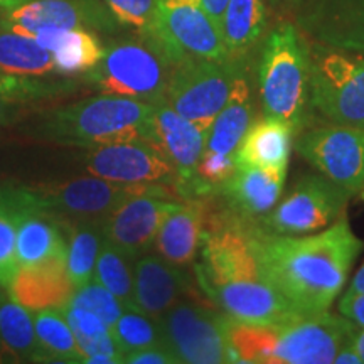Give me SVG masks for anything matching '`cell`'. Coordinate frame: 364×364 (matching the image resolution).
<instances>
[{"instance_id":"6da1fadb","label":"cell","mask_w":364,"mask_h":364,"mask_svg":"<svg viewBox=\"0 0 364 364\" xmlns=\"http://www.w3.org/2000/svg\"><path fill=\"white\" fill-rule=\"evenodd\" d=\"M248 236L265 279L304 314L329 311L364 248L346 215L316 235H272L255 228Z\"/></svg>"},{"instance_id":"7a4b0ae2","label":"cell","mask_w":364,"mask_h":364,"mask_svg":"<svg viewBox=\"0 0 364 364\" xmlns=\"http://www.w3.org/2000/svg\"><path fill=\"white\" fill-rule=\"evenodd\" d=\"M154 110L156 105L102 93L53 112L39 132L51 142L90 149L135 139L150 140Z\"/></svg>"},{"instance_id":"3957f363","label":"cell","mask_w":364,"mask_h":364,"mask_svg":"<svg viewBox=\"0 0 364 364\" xmlns=\"http://www.w3.org/2000/svg\"><path fill=\"white\" fill-rule=\"evenodd\" d=\"M263 117L285 122L295 135L306 130L311 103V58L299 31L282 24L263 46L258 70Z\"/></svg>"},{"instance_id":"277c9868","label":"cell","mask_w":364,"mask_h":364,"mask_svg":"<svg viewBox=\"0 0 364 364\" xmlns=\"http://www.w3.org/2000/svg\"><path fill=\"white\" fill-rule=\"evenodd\" d=\"M174 63L162 46L147 34L140 39L112 43L103 58L88 71L100 93L134 98L150 105L166 103Z\"/></svg>"},{"instance_id":"5b68a950","label":"cell","mask_w":364,"mask_h":364,"mask_svg":"<svg viewBox=\"0 0 364 364\" xmlns=\"http://www.w3.org/2000/svg\"><path fill=\"white\" fill-rule=\"evenodd\" d=\"M156 184H117L97 176L76 177L61 184L9 191L7 199L17 208L33 209L66 221L103 223L117 206Z\"/></svg>"},{"instance_id":"8992f818","label":"cell","mask_w":364,"mask_h":364,"mask_svg":"<svg viewBox=\"0 0 364 364\" xmlns=\"http://www.w3.org/2000/svg\"><path fill=\"white\" fill-rule=\"evenodd\" d=\"M241 71V59H184L172 70L166 103L209 134Z\"/></svg>"},{"instance_id":"52a82bcc","label":"cell","mask_w":364,"mask_h":364,"mask_svg":"<svg viewBox=\"0 0 364 364\" xmlns=\"http://www.w3.org/2000/svg\"><path fill=\"white\" fill-rule=\"evenodd\" d=\"M311 103L329 124L364 129V58L326 51L311 59Z\"/></svg>"},{"instance_id":"ba28073f","label":"cell","mask_w":364,"mask_h":364,"mask_svg":"<svg viewBox=\"0 0 364 364\" xmlns=\"http://www.w3.org/2000/svg\"><path fill=\"white\" fill-rule=\"evenodd\" d=\"M147 36L162 46L174 66L189 58L230 59L220 26L196 0H159Z\"/></svg>"},{"instance_id":"9c48e42d","label":"cell","mask_w":364,"mask_h":364,"mask_svg":"<svg viewBox=\"0 0 364 364\" xmlns=\"http://www.w3.org/2000/svg\"><path fill=\"white\" fill-rule=\"evenodd\" d=\"M226 314L179 300L159 318L164 344L179 363L223 364L236 363L228 341Z\"/></svg>"},{"instance_id":"30bf717a","label":"cell","mask_w":364,"mask_h":364,"mask_svg":"<svg viewBox=\"0 0 364 364\" xmlns=\"http://www.w3.org/2000/svg\"><path fill=\"white\" fill-rule=\"evenodd\" d=\"M353 194L326 176H304L292 191L262 218L260 230L272 235L299 236L322 230L344 216Z\"/></svg>"},{"instance_id":"8fae6325","label":"cell","mask_w":364,"mask_h":364,"mask_svg":"<svg viewBox=\"0 0 364 364\" xmlns=\"http://www.w3.org/2000/svg\"><path fill=\"white\" fill-rule=\"evenodd\" d=\"M295 147L322 176L353 196L364 189V129L321 125L300 132Z\"/></svg>"},{"instance_id":"7c38bea8","label":"cell","mask_w":364,"mask_h":364,"mask_svg":"<svg viewBox=\"0 0 364 364\" xmlns=\"http://www.w3.org/2000/svg\"><path fill=\"white\" fill-rule=\"evenodd\" d=\"M273 327L270 364H331L356 324L326 311Z\"/></svg>"},{"instance_id":"4fadbf2b","label":"cell","mask_w":364,"mask_h":364,"mask_svg":"<svg viewBox=\"0 0 364 364\" xmlns=\"http://www.w3.org/2000/svg\"><path fill=\"white\" fill-rule=\"evenodd\" d=\"M159 186L134 194L117 206L102 223L103 240L135 260L152 247L162 221L177 203Z\"/></svg>"},{"instance_id":"5bb4252c","label":"cell","mask_w":364,"mask_h":364,"mask_svg":"<svg viewBox=\"0 0 364 364\" xmlns=\"http://www.w3.org/2000/svg\"><path fill=\"white\" fill-rule=\"evenodd\" d=\"M86 171L127 186L159 184L177 174L162 150L147 139L93 147L86 156Z\"/></svg>"},{"instance_id":"9a60e30c","label":"cell","mask_w":364,"mask_h":364,"mask_svg":"<svg viewBox=\"0 0 364 364\" xmlns=\"http://www.w3.org/2000/svg\"><path fill=\"white\" fill-rule=\"evenodd\" d=\"M0 24L33 38L43 29L113 31L118 22L100 0H26L7 11Z\"/></svg>"},{"instance_id":"2e32d148","label":"cell","mask_w":364,"mask_h":364,"mask_svg":"<svg viewBox=\"0 0 364 364\" xmlns=\"http://www.w3.org/2000/svg\"><path fill=\"white\" fill-rule=\"evenodd\" d=\"M204 292L233 321L257 326H279L306 316L265 279L233 280L203 287Z\"/></svg>"},{"instance_id":"e0dca14e","label":"cell","mask_w":364,"mask_h":364,"mask_svg":"<svg viewBox=\"0 0 364 364\" xmlns=\"http://www.w3.org/2000/svg\"><path fill=\"white\" fill-rule=\"evenodd\" d=\"M302 26L318 43L364 58V0H311Z\"/></svg>"},{"instance_id":"ac0fdd59","label":"cell","mask_w":364,"mask_h":364,"mask_svg":"<svg viewBox=\"0 0 364 364\" xmlns=\"http://www.w3.org/2000/svg\"><path fill=\"white\" fill-rule=\"evenodd\" d=\"M203 260V265L198 267L201 287L263 277L248 231L243 228H225L208 235Z\"/></svg>"},{"instance_id":"d6986e66","label":"cell","mask_w":364,"mask_h":364,"mask_svg":"<svg viewBox=\"0 0 364 364\" xmlns=\"http://www.w3.org/2000/svg\"><path fill=\"white\" fill-rule=\"evenodd\" d=\"M150 142H154L186 184H193L199 159L206 150L208 132L199 129L171 108L167 103L157 105L150 124Z\"/></svg>"},{"instance_id":"ffe728a7","label":"cell","mask_w":364,"mask_h":364,"mask_svg":"<svg viewBox=\"0 0 364 364\" xmlns=\"http://www.w3.org/2000/svg\"><path fill=\"white\" fill-rule=\"evenodd\" d=\"M189 284L179 267L171 265L161 255H142L134 265L135 306L145 316L159 321L188 294Z\"/></svg>"},{"instance_id":"44dd1931","label":"cell","mask_w":364,"mask_h":364,"mask_svg":"<svg viewBox=\"0 0 364 364\" xmlns=\"http://www.w3.org/2000/svg\"><path fill=\"white\" fill-rule=\"evenodd\" d=\"M9 297L31 312L65 309L76 287L66 272L65 262L19 267L9 285Z\"/></svg>"},{"instance_id":"7402d4cb","label":"cell","mask_w":364,"mask_h":364,"mask_svg":"<svg viewBox=\"0 0 364 364\" xmlns=\"http://www.w3.org/2000/svg\"><path fill=\"white\" fill-rule=\"evenodd\" d=\"M287 174L262 167L236 166L235 174L223 186L231 208L241 218L265 216L280 201Z\"/></svg>"},{"instance_id":"603a6c76","label":"cell","mask_w":364,"mask_h":364,"mask_svg":"<svg viewBox=\"0 0 364 364\" xmlns=\"http://www.w3.org/2000/svg\"><path fill=\"white\" fill-rule=\"evenodd\" d=\"M294 136L292 129L277 118L263 117V120L253 122L236 149V166L262 167L287 174Z\"/></svg>"},{"instance_id":"cb8c5ba5","label":"cell","mask_w":364,"mask_h":364,"mask_svg":"<svg viewBox=\"0 0 364 364\" xmlns=\"http://www.w3.org/2000/svg\"><path fill=\"white\" fill-rule=\"evenodd\" d=\"M19 209L16 240L17 267L41 265L46 262L66 263L68 241L54 218L33 209Z\"/></svg>"},{"instance_id":"d4e9b609","label":"cell","mask_w":364,"mask_h":364,"mask_svg":"<svg viewBox=\"0 0 364 364\" xmlns=\"http://www.w3.org/2000/svg\"><path fill=\"white\" fill-rule=\"evenodd\" d=\"M203 236V209L198 204H179L162 221L156 236L157 255L171 265L184 268L194 262Z\"/></svg>"},{"instance_id":"484cf974","label":"cell","mask_w":364,"mask_h":364,"mask_svg":"<svg viewBox=\"0 0 364 364\" xmlns=\"http://www.w3.org/2000/svg\"><path fill=\"white\" fill-rule=\"evenodd\" d=\"M33 38L53 54L56 71L63 75L88 73L105 53L97 34L88 29H43Z\"/></svg>"},{"instance_id":"4316f807","label":"cell","mask_w":364,"mask_h":364,"mask_svg":"<svg viewBox=\"0 0 364 364\" xmlns=\"http://www.w3.org/2000/svg\"><path fill=\"white\" fill-rule=\"evenodd\" d=\"M253 124V102L245 71L235 81L230 98L213 122L204 152L235 156L245 134Z\"/></svg>"},{"instance_id":"83f0119b","label":"cell","mask_w":364,"mask_h":364,"mask_svg":"<svg viewBox=\"0 0 364 364\" xmlns=\"http://www.w3.org/2000/svg\"><path fill=\"white\" fill-rule=\"evenodd\" d=\"M41 361L31 311L16 300L0 302V363Z\"/></svg>"},{"instance_id":"f1b7e54d","label":"cell","mask_w":364,"mask_h":364,"mask_svg":"<svg viewBox=\"0 0 364 364\" xmlns=\"http://www.w3.org/2000/svg\"><path fill=\"white\" fill-rule=\"evenodd\" d=\"M58 73L53 54L31 36L0 24V75L16 78H41Z\"/></svg>"},{"instance_id":"f546056e","label":"cell","mask_w":364,"mask_h":364,"mask_svg":"<svg viewBox=\"0 0 364 364\" xmlns=\"http://www.w3.org/2000/svg\"><path fill=\"white\" fill-rule=\"evenodd\" d=\"M263 31H265L263 0H228L221 21V34L230 58H243L258 43Z\"/></svg>"},{"instance_id":"4dcf8cb0","label":"cell","mask_w":364,"mask_h":364,"mask_svg":"<svg viewBox=\"0 0 364 364\" xmlns=\"http://www.w3.org/2000/svg\"><path fill=\"white\" fill-rule=\"evenodd\" d=\"M33 318L41 361L85 363V354L61 309L33 312Z\"/></svg>"},{"instance_id":"1f68e13d","label":"cell","mask_w":364,"mask_h":364,"mask_svg":"<svg viewBox=\"0 0 364 364\" xmlns=\"http://www.w3.org/2000/svg\"><path fill=\"white\" fill-rule=\"evenodd\" d=\"M102 243V223L73 221L68 225L66 272L76 289L91 282Z\"/></svg>"},{"instance_id":"d6a6232c","label":"cell","mask_w":364,"mask_h":364,"mask_svg":"<svg viewBox=\"0 0 364 364\" xmlns=\"http://www.w3.org/2000/svg\"><path fill=\"white\" fill-rule=\"evenodd\" d=\"M132 258L122 253L108 241L103 240L100 248L93 280L102 284L124 304L125 309L139 311L134 299V265Z\"/></svg>"},{"instance_id":"836d02e7","label":"cell","mask_w":364,"mask_h":364,"mask_svg":"<svg viewBox=\"0 0 364 364\" xmlns=\"http://www.w3.org/2000/svg\"><path fill=\"white\" fill-rule=\"evenodd\" d=\"M110 332L113 339L117 341L118 348L124 353V358L125 354L136 351V349L164 344L159 322L145 316L144 312L132 311V309H125V312L122 314Z\"/></svg>"},{"instance_id":"e575fe53","label":"cell","mask_w":364,"mask_h":364,"mask_svg":"<svg viewBox=\"0 0 364 364\" xmlns=\"http://www.w3.org/2000/svg\"><path fill=\"white\" fill-rule=\"evenodd\" d=\"M17 218L19 209L9 201L6 194H0V285L6 290L19 268L16 260Z\"/></svg>"},{"instance_id":"d590c367","label":"cell","mask_w":364,"mask_h":364,"mask_svg":"<svg viewBox=\"0 0 364 364\" xmlns=\"http://www.w3.org/2000/svg\"><path fill=\"white\" fill-rule=\"evenodd\" d=\"M68 306H75L86 309V311L97 314L100 318L107 322V326L112 327L117 324L122 314L125 312V306L113 295L110 290L105 289L97 280L88 282V284L75 290L71 302Z\"/></svg>"},{"instance_id":"8d00e7d4","label":"cell","mask_w":364,"mask_h":364,"mask_svg":"<svg viewBox=\"0 0 364 364\" xmlns=\"http://www.w3.org/2000/svg\"><path fill=\"white\" fill-rule=\"evenodd\" d=\"M118 24L130 26L147 34L156 19L159 0H103Z\"/></svg>"},{"instance_id":"74e56055","label":"cell","mask_w":364,"mask_h":364,"mask_svg":"<svg viewBox=\"0 0 364 364\" xmlns=\"http://www.w3.org/2000/svg\"><path fill=\"white\" fill-rule=\"evenodd\" d=\"M236 171L235 156H225V154L204 152L196 167L194 182L199 188H216L225 186Z\"/></svg>"},{"instance_id":"f35d334b","label":"cell","mask_w":364,"mask_h":364,"mask_svg":"<svg viewBox=\"0 0 364 364\" xmlns=\"http://www.w3.org/2000/svg\"><path fill=\"white\" fill-rule=\"evenodd\" d=\"M39 86L33 85L29 78L16 76H0V125L12 117L14 108L24 103L36 93Z\"/></svg>"},{"instance_id":"ab89813d","label":"cell","mask_w":364,"mask_h":364,"mask_svg":"<svg viewBox=\"0 0 364 364\" xmlns=\"http://www.w3.org/2000/svg\"><path fill=\"white\" fill-rule=\"evenodd\" d=\"M124 363L129 364H181L166 344L136 349L125 354Z\"/></svg>"},{"instance_id":"60d3db41","label":"cell","mask_w":364,"mask_h":364,"mask_svg":"<svg viewBox=\"0 0 364 364\" xmlns=\"http://www.w3.org/2000/svg\"><path fill=\"white\" fill-rule=\"evenodd\" d=\"M339 314L359 327H364V294L346 292L339 300Z\"/></svg>"},{"instance_id":"b9f144b4","label":"cell","mask_w":364,"mask_h":364,"mask_svg":"<svg viewBox=\"0 0 364 364\" xmlns=\"http://www.w3.org/2000/svg\"><path fill=\"white\" fill-rule=\"evenodd\" d=\"M196 2L201 6L204 11L208 12V16L211 17L213 21L220 26L221 29V21H223V14L226 11L228 0H196Z\"/></svg>"},{"instance_id":"7bdbcfd3","label":"cell","mask_w":364,"mask_h":364,"mask_svg":"<svg viewBox=\"0 0 364 364\" xmlns=\"http://www.w3.org/2000/svg\"><path fill=\"white\" fill-rule=\"evenodd\" d=\"M334 363L336 364H363L361 358H359L356 349H354L351 343H349V339L341 346V349L334 358Z\"/></svg>"},{"instance_id":"ee69618b","label":"cell","mask_w":364,"mask_h":364,"mask_svg":"<svg viewBox=\"0 0 364 364\" xmlns=\"http://www.w3.org/2000/svg\"><path fill=\"white\" fill-rule=\"evenodd\" d=\"M349 343H351L353 348L356 349V353L359 354V358H361V361L364 364V327H354L351 336H349Z\"/></svg>"},{"instance_id":"f6af8a7d","label":"cell","mask_w":364,"mask_h":364,"mask_svg":"<svg viewBox=\"0 0 364 364\" xmlns=\"http://www.w3.org/2000/svg\"><path fill=\"white\" fill-rule=\"evenodd\" d=\"M348 292H354V294H364V263L361 268L356 272V275L353 277L351 285H349Z\"/></svg>"},{"instance_id":"bcb514c9","label":"cell","mask_w":364,"mask_h":364,"mask_svg":"<svg viewBox=\"0 0 364 364\" xmlns=\"http://www.w3.org/2000/svg\"><path fill=\"white\" fill-rule=\"evenodd\" d=\"M22 2H26V0H0V7L6 9V11H11V9L21 6Z\"/></svg>"},{"instance_id":"7dc6e473","label":"cell","mask_w":364,"mask_h":364,"mask_svg":"<svg viewBox=\"0 0 364 364\" xmlns=\"http://www.w3.org/2000/svg\"><path fill=\"white\" fill-rule=\"evenodd\" d=\"M0 287H2V285H0ZM2 295H4V294H2V292H0V299H2Z\"/></svg>"}]
</instances>
